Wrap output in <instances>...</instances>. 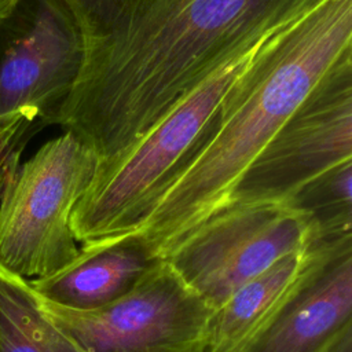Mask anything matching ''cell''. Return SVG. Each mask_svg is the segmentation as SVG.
Listing matches in <instances>:
<instances>
[{
	"label": "cell",
	"instance_id": "obj_15",
	"mask_svg": "<svg viewBox=\"0 0 352 352\" xmlns=\"http://www.w3.org/2000/svg\"><path fill=\"white\" fill-rule=\"evenodd\" d=\"M195 352H204V351H195Z\"/></svg>",
	"mask_w": 352,
	"mask_h": 352
},
{
	"label": "cell",
	"instance_id": "obj_5",
	"mask_svg": "<svg viewBox=\"0 0 352 352\" xmlns=\"http://www.w3.org/2000/svg\"><path fill=\"white\" fill-rule=\"evenodd\" d=\"M316 243L309 220L289 202L231 204L161 260L213 311L279 258Z\"/></svg>",
	"mask_w": 352,
	"mask_h": 352
},
{
	"label": "cell",
	"instance_id": "obj_4",
	"mask_svg": "<svg viewBox=\"0 0 352 352\" xmlns=\"http://www.w3.org/2000/svg\"><path fill=\"white\" fill-rule=\"evenodd\" d=\"M98 158L70 132L44 143L0 184V264L26 279L45 276L76 257L72 212Z\"/></svg>",
	"mask_w": 352,
	"mask_h": 352
},
{
	"label": "cell",
	"instance_id": "obj_14",
	"mask_svg": "<svg viewBox=\"0 0 352 352\" xmlns=\"http://www.w3.org/2000/svg\"><path fill=\"white\" fill-rule=\"evenodd\" d=\"M12 3H14V0H0V15L4 14L11 7Z\"/></svg>",
	"mask_w": 352,
	"mask_h": 352
},
{
	"label": "cell",
	"instance_id": "obj_12",
	"mask_svg": "<svg viewBox=\"0 0 352 352\" xmlns=\"http://www.w3.org/2000/svg\"><path fill=\"white\" fill-rule=\"evenodd\" d=\"M0 352H80L43 312L30 280L1 264Z\"/></svg>",
	"mask_w": 352,
	"mask_h": 352
},
{
	"label": "cell",
	"instance_id": "obj_8",
	"mask_svg": "<svg viewBox=\"0 0 352 352\" xmlns=\"http://www.w3.org/2000/svg\"><path fill=\"white\" fill-rule=\"evenodd\" d=\"M82 56L78 26L62 0H14L0 15V118L54 124Z\"/></svg>",
	"mask_w": 352,
	"mask_h": 352
},
{
	"label": "cell",
	"instance_id": "obj_3",
	"mask_svg": "<svg viewBox=\"0 0 352 352\" xmlns=\"http://www.w3.org/2000/svg\"><path fill=\"white\" fill-rule=\"evenodd\" d=\"M256 50L206 78L121 158L95 169L70 217L80 246L132 235L140 228L169 173Z\"/></svg>",
	"mask_w": 352,
	"mask_h": 352
},
{
	"label": "cell",
	"instance_id": "obj_9",
	"mask_svg": "<svg viewBox=\"0 0 352 352\" xmlns=\"http://www.w3.org/2000/svg\"><path fill=\"white\" fill-rule=\"evenodd\" d=\"M352 333V236L324 242L285 304L238 352H331Z\"/></svg>",
	"mask_w": 352,
	"mask_h": 352
},
{
	"label": "cell",
	"instance_id": "obj_13",
	"mask_svg": "<svg viewBox=\"0 0 352 352\" xmlns=\"http://www.w3.org/2000/svg\"><path fill=\"white\" fill-rule=\"evenodd\" d=\"M352 161L301 187L289 202L311 223L319 243L352 236Z\"/></svg>",
	"mask_w": 352,
	"mask_h": 352
},
{
	"label": "cell",
	"instance_id": "obj_6",
	"mask_svg": "<svg viewBox=\"0 0 352 352\" xmlns=\"http://www.w3.org/2000/svg\"><path fill=\"white\" fill-rule=\"evenodd\" d=\"M37 297L80 352L204 351L212 314L161 258L129 292L96 309H70Z\"/></svg>",
	"mask_w": 352,
	"mask_h": 352
},
{
	"label": "cell",
	"instance_id": "obj_1",
	"mask_svg": "<svg viewBox=\"0 0 352 352\" xmlns=\"http://www.w3.org/2000/svg\"><path fill=\"white\" fill-rule=\"evenodd\" d=\"M82 65L54 124L96 155L128 153L182 99L323 0H62Z\"/></svg>",
	"mask_w": 352,
	"mask_h": 352
},
{
	"label": "cell",
	"instance_id": "obj_2",
	"mask_svg": "<svg viewBox=\"0 0 352 352\" xmlns=\"http://www.w3.org/2000/svg\"><path fill=\"white\" fill-rule=\"evenodd\" d=\"M349 51L352 0H323L267 38L228 87L132 235L161 258L227 208L249 165Z\"/></svg>",
	"mask_w": 352,
	"mask_h": 352
},
{
	"label": "cell",
	"instance_id": "obj_10",
	"mask_svg": "<svg viewBox=\"0 0 352 352\" xmlns=\"http://www.w3.org/2000/svg\"><path fill=\"white\" fill-rule=\"evenodd\" d=\"M133 235L81 245L59 270L29 279L43 298L77 311L104 307L129 292L158 261Z\"/></svg>",
	"mask_w": 352,
	"mask_h": 352
},
{
	"label": "cell",
	"instance_id": "obj_11",
	"mask_svg": "<svg viewBox=\"0 0 352 352\" xmlns=\"http://www.w3.org/2000/svg\"><path fill=\"white\" fill-rule=\"evenodd\" d=\"M323 243L279 258L213 309L204 352H238L293 294L316 261Z\"/></svg>",
	"mask_w": 352,
	"mask_h": 352
},
{
	"label": "cell",
	"instance_id": "obj_7",
	"mask_svg": "<svg viewBox=\"0 0 352 352\" xmlns=\"http://www.w3.org/2000/svg\"><path fill=\"white\" fill-rule=\"evenodd\" d=\"M352 161V51L314 87L245 170L231 204L286 202Z\"/></svg>",
	"mask_w": 352,
	"mask_h": 352
}]
</instances>
